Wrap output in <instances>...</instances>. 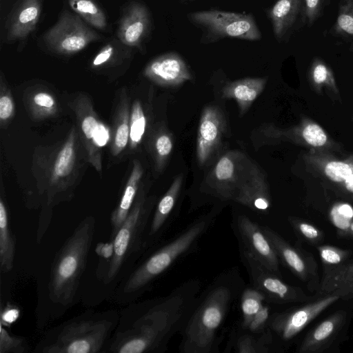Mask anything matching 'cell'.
Instances as JSON below:
<instances>
[{"mask_svg": "<svg viewBox=\"0 0 353 353\" xmlns=\"http://www.w3.org/2000/svg\"><path fill=\"white\" fill-rule=\"evenodd\" d=\"M202 283L184 281L165 296L132 302L119 312L102 353H162L181 332L200 296Z\"/></svg>", "mask_w": 353, "mask_h": 353, "instance_id": "6da1fadb", "label": "cell"}, {"mask_svg": "<svg viewBox=\"0 0 353 353\" xmlns=\"http://www.w3.org/2000/svg\"><path fill=\"white\" fill-rule=\"evenodd\" d=\"M244 282L237 269L219 274L200 294L198 302L181 331L180 350L184 353L216 351L218 334L231 307L243 290Z\"/></svg>", "mask_w": 353, "mask_h": 353, "instance_id": "7a4b0ae2", "label": "cell"}, {"mask_svg": "<svg viewBox=\"0 0 353 353\" xmlns=\"http://www.w3.org/2000/svg\"><path fill=\"white\" fill-rule=\"evenodd\" d=\"M119 319L116 309L86 310L50 328L34 353H102Z\"/></svg>", "mask_w": 353, "mask_h": 353, "instance_id": "3957f363", "label": "cell"}, {"mask_svg": "<svg viewBox=\"0 0 353 353\" xmlns=\"http://www.w3.org/2000/svg\"><path fill=\"white\" fill-rule=\"evenodd\" d=\"M95 220L88 216L57 252L49 275L48 299L59 315L72 307L85 272L94 239Z\"/></svg>", "mask_w": 353, "mask_h": 353, "instance_id": "277c9868", "label": "cell"}, {"mask_svg": "<svg viewBox=\"0 0 353 353\" xmlns=\"http://www.w3.org/2000/svg\"><path fill=\"white\" fill-rule=\"evenodd\" d=\"M214 221V217L212 214L196 219L176 237L133 268L116 288L114 301L121 305H128L137 301L157 278L181 257L196 248Z\"/></svg>", "mask_w": 353, "mask_h": 353, "instance_id": "5b68a950", "label": "cell"}, {"mask_svg": "<svg viewBox=\"0 0 353 353\" xmlns=\"http://www.w3.org/2000/svg\"><path fill=\"white\" fill-rule=\"evenodd\" d=\"M154 205L139 195L114 236L110 241V254L98 265L97 275L104 287L114 290L130 273L131 266L145 250V240Z\"/></svg>", "mask_w": 353, "mask_h": 353, "instance_id": "8992f818", "label": "cell"}, {"mask_svg": "<svg viewBox=\"0 0 353 353\" xmlns=\"http://www.w3.org/2000/svg\"><path fill=\"white\" fill-rule=\"evenodd\" d=\"M188 21L201 31L200 43H216L225 39L259 41L261 32L252 13L211 8L190 12Z\"/></svg>", "mask_w": 353, "mask_h": 353, "instance_id": "52a82bcc", "label": "cell"}, {"mask_svg": "<svg viewBox=\"0 0 353 353\" xmlns=\"http://www.w3.org/2000/svg\"><path fill=\"white\" fill-rule=\"evenodd\" d=\"M102 39V35L97 30L75 12L63 9L56 23L38 38L37 45L50 54L71 56Z\"/></svg>", "mask_w": 353, "mask_h": 353, "instance_id": "ba28073f", "label": "cell"}, {"mask_svg": "<svg viewBox=\"0 0 353 353\" xmlns=\"http://www.w3.org/2000/svg\"><path fill=\"white\" fill-rule=\"evenodd\" d=\"M241 257L252 288L263 295L266 302L274 304L305 303L318 297L308 296L301 288L286 283L280 276L266 268L243 249H241Z\"/></svg>", "mask_w": 353, "mask_h": 353, "instance_id": "9c48e42d", "label": "cell"}, {"mask_svg": "<svg viewBox=\"0 0 353 353\" xmlns=\"http://www.w3.org/2000/svg\"><path fill=\"white\" fill-rule=\"evenodd\" d=\"M309 171L341 196L353 201V155L339 159L331 152L309 150L303 155Z\"/></svg>", "mask_w": 353, "mask_h": 353, "instance_id": "30bf717a", "label": "cell"}, {"mask_svg": "<svg viewBox=\"0 0 353 353\" xmlns=\"http://www.w3.org/2000/svg\"><path fill=\"white\" fill-rule=\"evenodd\" d=\"M45 0H16L1 21V45L17 44L22 51L39 25Z\"/></svg>", "mask_w": 353, "mask_h": 353, "instance_id": "8fae6325", "label": "cell"}, {"mask_svg": "<svg viewBox=\"0 0 353 353\" xmlns=\"http://www.w3.org/2000/svg\"><path fill=\"white\" fill-rule=\"evenodd\" d=\"M153 28L152 16L147 5L140 0H129L120 10L115 37L144 54Z\"/></svg>", "mask_w": 353, "mask_h": 353, "instance_id": "7c38bea8", "label": "cell"}, {"mask_svg": "<svg viewBox=\"0 0 353 353\" xmlns=\"http://www.w3.org/2000/svg\"><path fill=\"white\" fill-rule=\"evenodd\" d=\"M339 299L336 294H321L301 306L270 315L268 327L282 340H291Z\"/></svg>", "mask_w": 353, "mask_h": 353, "instance_id": "4fadbf2b", "label": "cell"}, {"mask_svg": "<svg viewBox=\"0 0 353 353\" xmlns=\"http://www.w3.org/2000/svg\"><path fill=\"white\" fill-rule=\"evenodd\" d=\"M279 260L310 290L319 291L320 282L317 263L310 253L301 246L291 245L268 226H262Z\"/></svg>", "mask_w": 353, "mask_h": 353, "instance_id": "5bb4252c", "label": "cell"}, {"mask_svg": "<svg viewBox=\"0 0 353 353\" xmlns=\"http://www.w3.org/2000/svg\"><path fill=\"white\" fill-rule=\"evenodd\" d=\"M235 231L241 243V249L271 272L281 276L279 259L262 226L245 215H239L236 220Z\"/></svg>", "mask_w": 353, "mask_h": 353, "instance_id": "9a60e30c", "label": "cell"}, {"mask_svg": "<svg viewBox=\"0 0 353 353\" xmlns=\"http://www.w3.org/2000/svg\"><path fill=\"white\" fill-rule=\"evenodd\" d=\"M226 122L219 107H205L201 113L198 128L196 154L199 163L204 165L221 145Z\"/></svg>", "mask_w": 353, "mask_h": 353, "instance_id": "2e32d148", "label": "cell"}, {"mask_svg": "<svg viewBox=\"0 0 353 353\" xmlns=\"http://www.w3.org/2000/svg\"><path fill=\"white\" fill-rule=\"evenodd\" d=\"M269 136L275 139L293 142L312 150L331 152L336 148V143L319 124L305 117L299 124L290 128H272Z\"/></svg>", "mask_w": 353, "mask_h": 353, "instance_id": "e0dca14e", "label": "cell"}, {"mask_svg": "<svg viewBox=\"0 0 353 353\" xmlns=\"http://www.w3.org/2000/svg\"><path fill=\"white\" fill-rule=\"evenodd\" d=\"M144 74L155 83L176 87L192 79L190 69L184 59L176 52H168L151 60Z\"/></svg>", "mask_w": 353, "mask_h": 353, "instance_id": "ac0fdd59", "label": "cell"}, {"mask_svg": "<svg viewBox=\"0 0 353 353\" xmlns=\"http://www.w3.org/2000/svg\"><path fill=\"white\" fill-rule=\"evenodd\" d=\"M347 312L338 310L309 332L299 347V353H322L331 347L347 323Z\"/></svg>", "mask_w": 353, "mask_h": 353, "instance_id": "d6986e66", "label": "cell"}, {"mask_svg": "<svg viewBox=\"0 0 353 353\" xmlns=\"http://www.w3.org/2000/svg\"><path fill=\"white\" fill-rule=\"evenodd\" d=\"M244 157L238 152H230L222 156L216 163L212 174L210 185L222 199H234L240 176V168Z\"/></svg>", "mask_w": 353, "mask_h": 353, "instance_id": "ffe728a7", "label": "cell"}, {"mask_svg": "<svg viewBox=\"0 0 353 353\" xmlns=\"http://www.w3.org/2000/svg\"><path fill=\"white\" fill-rule=\"evenodd\" d=\"M253 210L266 211L271 201L268 185L262 174L255 167H251L246 179L242 181L234 199Z\"/></svg>", "mask_w": 353, "mask_h": 353, "instance_id": "44dd1931", "label": "cell"}, {"mask_svg": "<svg viewBox=\"0 0 353 353\" xmlns=\"http://www.w3.org/2000/svg\"><path fill=\"white\" fill-rule=\"evenodd\" d=\"M182 183L183 176L178 175L158 203L147 231L145 250L159 240L168 225V220L181 192Z\"/></svg>", "mask_w": 353, "mask_h": 353, "instance_id": "7402d4cb", "label": "cell"}, {"mask_svg": "<svg viewBox=\"0 0 353 353\" xmlns=\"http://www.w3.org/2000/svg\"><path fill=\"white\" fill-rule=\"evenodd\" d=\"M302 11L303 0H277L266 10L274 37L278 42L289 37Z\"/></svg>", "mask_w": 353, "mask_h": 353, "instance_id": "603a6c76", "label": "cell"}, {"mask_svg": "<svg viewBox=\"0 0 353 353\" xmlns=\"http://www.w3.org/2000/svg\"><path fill=\"white\" fill-rule=\"evenodd\" d=\"M267 81L266 77H248L231 81L223 87L222 97L234 99L238 105L239 116L241 117L263 91Z\"/></svg>", "mask_w": 353, "mask_h": 353, "instance_id": "cb8c5ba5", "label": "cell"}, {"mask_svg": "<svg viewBox=\"0 0 353 353\" xmlns=\"http://www.w3.org/2000/svg\"><path fill=\"white\" fill-rule=\"evenodd\" d=\"M319 293L336 294L343 300L353 298V260L323 273Z\"/></svg>", "mask_w": 353, "mask_h": 353, "instance_id": "d4e9b609", "label": "cell"}, {"mask_svg": "<svg viewBox=\"0 0 353 353\" xmlns=\"http://www.w3.org/2000/svg\"><path fill=\"white\" fill-rule=\"evenodd\" d=\"M142 174L143 170L139 163H134L132 174L120 202L110 216L111 233L110 240L114 236L133 206Z\"/></svg>", "mask_w": 353, "mask_h": 353, "instance_id": "484cf974", "label": "cell"}, {"mask_svg": "<svg viewBox=\"0 0 353 353\" xmlns=\"http://www.w3.org/2000/svg\"><path fill=\"white\" fill-rule=\"evenodd\" d=\"M135 51L116 37H113L99 49L92 60V67L99 68L128 64L132 60Z\"/></svg>", "mask_w": 353, "mask_h": 353, "instance_id": "4316f807", "label": "cell"}, {"mask_svg": "<svg viewBox=\"0 0 353 353\" xmlns=\"http://www.w3.org/2000/svg\"><path fill=\"white\" fill-rule=\"evenodd\" d=\"M308 81L312 89L318 94L323 91L335 101H341L339 88L330 67L321 59L314 58L307 74Z\"/></svg>", "mask_w": 353, "mask_h": 353, "instance_id": "83f0119b", "label": "cell"}, {"mask_svg": "<svg viewBox=\"0 0 353 353\" xmlns=\"http://www.w3.org/2000/svg\"><path fill=\"white\" fill-rule=\"evenodd\" d=\"M16 237L8 218L4 201H0V270L3 273L10 272L14 267L16 254Z\"/></svg>", "mask_w": 353, "mask_h": 353, "instance_id": "f1b7e54d", "label": "cell"}, {"mask_svg": "<svg viewBox=\"0 0 353 353\" xmlns=\"http://www.w3.org/2000/svg\"><path fill=\"white\" fill-rule=\"evenodd\" d=\"M68 3L71 10L92 28L101 32L108 30L105 11L98 0H68Z\"/></svg>", "mask_w": 353, "mask_h": 353, "instance_id": "f546056e", "label": "cell"}, {"mask_svg": "<svg viewBox=\"0 0 353 353\" xmlns=\"http://www.w3.org/2000/svg\"><path fill=\"white\" fill-rule=\"evenodd\" d=\"M272 342V331L268 327L260 334L245 333L239 336L234 348L239 353H266Z\"/></svg>", "mask_w": 353, "mask_h": 353, "instance_id": "4dcf8cb0", "label": "cell"}, {"mask_svg": "<svg viewBox=\"0 0 353 353\" xmlns=\"http://www.w3.org/2000/svg\"><path fill=\"white\" fill-rule=\"evenodd\" d=\"M240 298L243 318L241 326L245 330L265 301L263 295L252 287L244 288Z\"/></svg>", "mask_w": 353, "mask_h": 353, "instance_id": "1f68e13d", "label": "cell"}, {"mask_svg": "<svg viewBox=\"0 0 353 353\" xmlns=\"http://www.w3.org/2000/svg\"><path fill=\"white\" fill-rule=\"evenodd\" d=\"M317 250L323 268V273L328 272L350 260L352 251L330 245H319Z\"/></svg>", "mask_w": 353, "mask_h": 353, "instance_id": "d6a6232c", "label": "cell"}, {"mask_svg": "<svg viewBox=\"0 0 353 353\" xmlns=\"http://www.w3.org/2000/svg\"><path fill=\"white\" fill-rule=\"evenodd\" d=\"M333 30L336 35L353 39V0H340Z\"/></svg>", "mask_w": 353, "mask_h": 353, "instance_id": "836d02e7", "label": "cell"}, {"mask_svg": "<svg viewBox=\"0 0 353 353\" xmlns=\"http://www.w3.org/2000/svg\"><path fill=\"white\" fill-rule=\"evenodd\" d=\"M288 221L298 237L307 243L316 245L323 241V232L310 222L294 216H290Z\"/></svg>", "mask_w": 353, "mask_h": 353, "instance_id": "e575fe53", "label": "cell"}, {"mask_svg": "<svg viewBox=\"0 0 353 353\" xmlns=\"http://www.w3.org/2000/svg\"><path fill=\"white\" fill-rule=\"evenodd\" d=\"M30 350L26 338L10 333L0 323V353H28Z\"/></svg>", "mask_w": 353, "mask_h": 353, "instance_id": "d590c367", "label": "cell"}, {"mask_svg": "<svg viewBox=\"0 0 353 353\" xmlns=\"http://www.w3.org/2000/svg\"><path fill=\"white\" fill-rule=\"evenodd\" d=\"M146 126V119L141 105L136 101L132 107L130 123V138L132 145L142 139Z\"/></svg>", "mask_w": 353, "mask_h": 353, "instance_id": "8d00e7d4", "label": "cell"}, {"mask_svg": "<svg viewBox=\"0 0 353 353\" xmlns=\"http://www.w3.org/2000/svg\"><path fill=\"white\" fill-rule=\"evenodd\" d=\"M74 160V142L71 137L59 153L54 164V174L59 177L68 174Z\"/></svg>", "mask_w": 353, "mask_h": 353, "instance_id": "74e56055", "label": "cell"}, {"mask_svg": "<svg viewBox=\"0 0 353 353\" xmlns=\"http://www.w3.org/2000/svg\"><path fill=\"white\" fill-rule=\"evenodd\" d=\"M270 317V307L265 303L254 316L248 327L245 330L250 333L260 334L265 331L268 327Z\"/></svg>", "mask_w": 353, "mask_h": 353, "instance_id": "f35d334b", "label": "cell"}, {"mask_svg": "<svg viewBox=\"0 0 353 353\" xmlns=\"http://www.w3.org/2000/svg\"><path fill=\"white\" fill-rule=\"evenodd\" d=\"M173 149L172 137L168 133L161 134L156 139L155 150L158 163L162 166L168 159Z\"/></svg>", "mask_w": 353, "mask_h": 353, "instance_id": "ab89813d", "label": "cell"}, {"mask_svg": "<svg viewBox=\"0 0 353 353\" xmlns=\"http://www.w3.org/2000/svg\"><path fill=\"white\" fill-rule=\"evenodd\" d=\"M325 0H303V15L305 21L311 26L321 15Z\"/></svg>", "mask_w": 353, "mask_h": 353, "instance_id": "60d3db41", "label": "cell"}, {"mask_svg": "<svg viewBox=\"0 0 353 353\" xmlns=\"http://www.w3.org/2000/svg\"><path fill=\"white\" fill-rule=\"evenodd\" d=\"M130 137V127L128 123H121L117 128L114 139V154H117L126 145Z\"/></svg>", "mask_w": 353, "mask_h": 353, "instance_id": "b9f144b4", "label": "cell"}, {"mask_svg": "<svg viewBox=\"0 0 353 353\" xmlns=\"http://www.w3.org/2000/svg\"><path fill=\"white\" fill-rule=\"evenodd\" d=\"M19 315V310L12 305H7L3 307H1V321L0 323L4 326H9L15 321Z\"/></svg>", "mask_w": 353, "mask_h": 353, "instance_id": "7bdbcfd3", "label": "cell"}, {"mask_svg": "<svg viewBox=\"0 0 353 353\" xmlns=\"http://www.w3.org/2000/svg\"><path fill=\"white\" fill-rule=\"evenodd\" d=\"M99 125L97 119L92 115L84 118L81 123L83 132L87 139H92L95 130Z\"/></svg>", "mask_w": 353, "mask_h": 353, "instance_id": "ee69618b", "label": "cell"}, {"mask_svg": "<svg viewBox=\"0 0 353 353\" xmlns=\"http://www.w3.org/2000/svg\"><path fill=\"white\" fill-rule=\"evenodd\" d=\"M109 139V132L101 123H99L93 137V141L99 147L104 146Z\"/></svg>", "mask_w": 353, "mask_h": 353, "instance_id": "f6af8a7d", "label": "cell"}, {"mask_svg": "<svg viewBox=\"0 0 353 353\" xmlns=\"http://www.w3.org/2000/svg\"><path fill=\"white\" fill-rule=\"evenodd\" d=\"M13 111V104L10 98L3 96L0 99V118L2 120L9 118Z\"/></svg>", "mask_w": 353, "mask_h": 353, "instance_id": "bcb514c9", "label": "cell"}, {"mask_svg": "<svg viewBox=\"0 0 353 353\" xmlns=\"http://www.w3.org/2000/svg\"><path fill=\"white\" fill-rule=\"evenodd\" d=\"M34 101L37 105L47 108H50L54 105L52 96L45 92L37 94L34 97Z\"/></svg>", "mask_w": 353, "mask_h": 353, "instance_id": "7dc6e473", "label": "cell"}, {"mask_svg": "<svg viewBox=\"0 0 353 353\" xmlns=\"http://www.w3.org/2000/svg\"><path fill=\"white\" fill-rule=\"evenodd\" d=\"M16 0H0V19L1 21L6 17Z\"/></svg>", "mask_w": 353, "mask_h": 353, "instance_id": "c3c4849f", "label": "cell"}, {"mask_svg": "<svg viewBox=\"0 0 353 353\" xmlns=\"http://www.w3.org/2000/svg\"><path fill=\"white\" fill-rule=\"evenodd\" d=\"M339 234L343 237H352L353 238V220L350 224L343 230L339 232Z\"/></svg>", "mask_w": 353, "mask_h": 353, "instance_id": "681fc988", "label": "cell"}, {"mask_svg": "<svg viewBox=\"0 0 353 353\" xmlns=\"http://www.w3.org/2000/svg\"><path fill=\"white\" fill-rule=\"evenodd\" d=\"M176 1H178L182 2V3H185V2H191V1H196V0H176Z\"/></svg>", "mask_w": 353, "mask_h": 353, "instance_id": "f907efd6", "label": "cell"}]
</instances>
